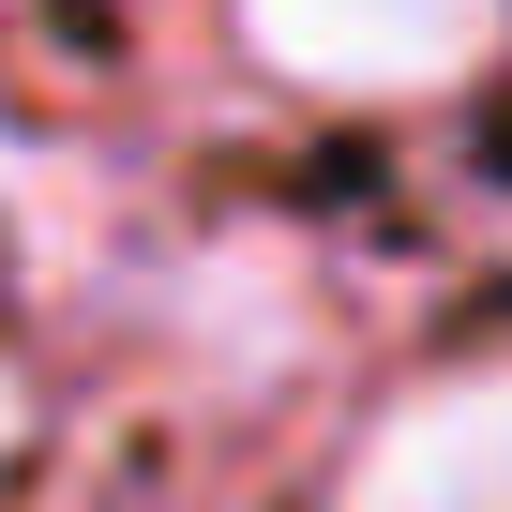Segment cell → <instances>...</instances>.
Masks as SVG:
<instances>
[{
    "label": "cell",
    "instance_id": "6da1fadb",
    "mask_svg": "<svg viewBox=\"0 0 512 512\" xmlns=\"http://www.w3.org/2000/svg\"><path fill=\"white\" fill-rule=\"evenodd\" d=\"M241 31L302 91H437L497 46V0H241Z\"/></svg>",
    "mask_w": 512,
    "mask_h": 512
},
{
    "label": "cell",
    "instance_id": "7a4b0ae2",
    "mask_svg": "<svg viewBox=\"0 0 512 512\" xmlns=\"http://www.w3.org/2000/svg\"><path fill=\"white\" fill-rule=\"evenodd\" d=\"M332 512H512V362L407 392V407L347 452V497H332Z\"/></svg>",
    "mask_w": 512,
    "mask_h": 512
},
{
    "label": "cell",
    "instance_id": "3957f363",
    "mask_svg": "<svg viewBox=\"0 0 512 512\" xmlns=\"http://www.w3.org/2000/svg\"><path fill=\"white\" fill-rule=\"evenodd\" d=\"M0 437H16V392H0Z\"/></svg>",
    "mask_w": 512,
    "mask_h": 512
}]
</instances>
